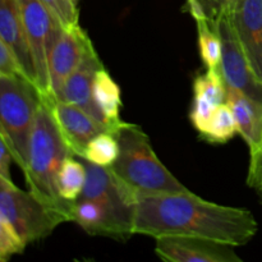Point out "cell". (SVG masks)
<instances>
[{"label":"cell","mask_w":262,"mask_h":262,"mask_svg":"<svg viewBox=\"0 0 262 262\" xmlns=\"http://www.w3.org/2000/svg\"><path fill=\"white\" fill-rule=\"evenodd\" d=\"M48 106L67 145L77 158H83L92 138L102 132H109L104 124L76 105L55 100Z\"/></svg>","instance_id":"11"},{"label":"cell","mask_w":262,"mask_h":262,"mask_svg":"<svg viewBox=\"0 0 262 262\" xmlns=\"http://www.w3.org/2000/svg\"><path fill=\"white\" fill-rule=\"evenodd\" d=\"M101 68H104V64H102L101 59H100L99 54L95 50V48H92L86 54V56L81 61L78 68L67 79L63 89L59 92L55 100L69 102V104H73L76 106L81 107L87 114L91 115L94 119H96L97 122L106 127L104 117H102L99 107L95 104L94 96H92L94 78L96 76L97 71H100Z\"/></svg>","instance_id":"13"},{"label":"cell","mask_w":262,"mask_h":262,"mask_svg":"<svg viewBox=\"0 0 262 262\" xmlns=\"http://www.w3.org/2000/svg\"><path fill=\"white\" fill-rule=\"evenodd\" d=\"M86 183V166L81 158L71 155L64 160L58 174V192L61 200L73 204Z\"/></svg>","instance_id":"19"},{"label":"cell","mask_w":262,"mask_h":262,"mask_svg":"<svg viewBox=\"0 0 262 262\" xmlns=\"http://www.w3.org/2000/svg\"><path fill=\"white\" fill-rule=\"evenodd\" d=\"M72 2L74 3V5H77V7H78V4H79V0H72Z\"/></svg>","instance_id":"30"},{"label":"cell","mask_w":262,"mask_h":262,"mask_svg":"<svg viewBox=\"0 0 262 262\" xmlns=\"http://www.w3.org/2000/svg\"><path fill=\"white\" fill-rule=\"evenodd\" d=\"M199 51L206 71H219L222 60V38L216 23L196 20Z\"/></svg>","instance_id":"20"},{"label":"cell","mask_w":262,"mask_h":262,"mask_svg":"<svg viewBox=\"0 0 262 262\" xmlns=\"http://www.w3.org/2000/svg\"><path fill=\"white\" fill-rule=\"evenodd\" d=\"M72 222L82 228L87 234L112 237L122 241L120 233L112 217L97 202L77 199L72 206Z\"/></svg>","instance_id":"18"},{"label":"cell","mask_w":262,"mask_h":262,"mask_svg":"<svg viewBox=\"0 0 262 262\" xmlns=\"http://www.w3.org/2000/svg\"><path fill=\"white\" fill-rule=\"evenodd\" d=\"M119 156V142L112 132H102L92 138L84 150V160L101 166H112Z\"/></svg>","instance_id":"22"},{"label":"cell","mask_w":262,"mask_h":262,"mask_svg":"<svg viewBox=\"0 0 262 262\" xmlns=\"http://www.w3.org/2000/svg\"><path fill=\"white\" fill-rule=\"evenodd\" d=\"M0 37L13 51L26 78L37 87L32 54L18 0H0Z\"/></svg>","instance_id":"14"},{"label":"cell","mask_w":262,"mask_h":262,"mask_svg":"<svg viewBox=\"0 0 262 262\" xmlns=\"http://www.w3.org/2000/svg\"><path fill=\"white\" fill-rule=\"evenodd\" d=\"M73 155L59 130L53 114L45 102H41L28 142L27 169L23 173L28 191L49 206L63 212L72 222L73 204L60 199L58 174L68 156Z\"/></svg>","instance_id":"2"},{"label":"cell","mask_w":262,"mask_h":262,"mask_svg":"<svg viewBox=\"0 0 262 262\" xmlns=\"http://www.w3.org/2000/svg\"><path fill=\"white\" fill-rule=\"evenodd\" d=\"M256 192H257L258 197H260V202H261V204H262V186L260 187V188H257V189H256Z\"/></svg>","instance_id":"29"},{"label":"cell","mask_w":262,"mask_h":262,"mask_svg":"<svg viewBox=\"0 0 262 262\" xmlns=\"http://www.w3.org/2000/svg\"><path fill=\"white\" fill-rule=\"evenodd\" d=\"M242 0H187L186 9L194 20L219 22L225 15H232Z\"/></svg>","instance_id":"23"},{"label":"cell","mask_w":262,"mask_h":262,"mask_svg":"<svg viewBox=\"0 0 262 262\" xmlns=\"http://www.w3.org/2000/svg\"><path fill=\"white\" fill-rule=\"evenodd\" d=\"M112 133L119 142V156L109 169L136 200L150 194L188 191L156 156L142 128L124 122Z\"/></svg>","instance_id":"3"},{"label":"cell","mask_w":262,"mask_h":262,"mask_svg":"<svg viewBox=\"0 0 262 262\" xmlns=\"http://www.w3.org/2000/svg\"><path fill=\"white\" fill-rule=\"evenodd\" d=\"M26 245L7 222L0 217V262L8 261L13 256L25 251Z\"/></svg>","instance_id":"24"},{"label":"cell","mask_w":262,"mask_h":262,"mask_svg":"<svg viewBox=\"0 0 262 262\" xmlns=\"http://www.w3.org/2000/svg\"><path fill=\"white\" fill-rule=\"evenodd\" d=\"M0 73L26 77L15 55L2 37H0Z\"/></svg>","instance_id":"26"},{"label":"cell","mask_w":262,"mask_h":262,"mask_svg":"<svg viewBox=\"0 0 262 262\" xmlns=\"http://www.w3.org/2000/svg\"><path fill=\"white\" fill-rule=\"evenodd\" d=\"M155 253L168 262H242L233 246L184 235L156 238Z\"/></svg>","instance_id":"10"},{"label":"cell","mask_w":262,"mask_h":262,"mask_svg":"<svg viewBox=\"0 0 262 262\" xmlns=\"http://www.w3.org/2000/svg\"><path fill=\"white\" fill-rule=\"evenodd\" d=\"M0 130H2V132H3V129H2V125H0ZM3 133H4V132H3ZM5 136V135H4ZM5 138H7V137H5Z\"/></svg>","instance_id":"31"},{"label":"cell","mask_w":262,"mask_h":262,"mask_svg":"<svg viewBox=\"0 0 262 262\" xmlns=\"http://www.w3.org/2000/svg\"><path fill=\"white\" fill-rule=\"evenodd\" d=\"M92 48L94 43L81 25L63 28L49 58L50 101L46 102V105L55 101L67 79L78 68L86 54Z\"/></svg>","instance_id":"9"},{"label":"cell","mask_w":262,"mask_h":262,"mask_svg":"<svg viewBox=\"0 0 262 262\" xmlns=\"http://www.w3.org/2000/svg\"><path fill=\"white\" fill-rule=\"evenodd\" d=\"M82 160L86 166V183L78 199L97 202L117 225L122 241L129 239L135 235L133 223L137 202L135 194L115 178L109 168Z\"/></svg>","instance_id":"6"},{"label":"cell","mask_w":262,"mask_h":262,"mask_svg":"<svg viewBox=\"0 0 262 262\" xmlns=\"http://www.w3.org/2000/svg\"><path fill=\"white\" fill-rule=\"evenodd\" d=\"M92 96L95 104L104 117L109 132H114L124 123V120L120 119V109L123 105L122 94L120 87L105 68L97 71L95 76L92 83Z\"/></svg>","instance_id":"17"},{"label":"cell","mask_w":262,"mask_h":262,"mask_svg":"<svg viewBox=\"0 0 262 262\" xmlns=\"http://www.w3.org/2000/svg\"><path fill=\"white\" fill-rule=\"evenodd\" d=\"M41 102L40 91L30 79L0 73V125L14 163L23 173L27 169L28 142Z\"/></svg>","instance_id":"4"},{"label":"cell","mask_w":262,"mask_h":262,"mask_svg":"<svg viewBox=\"0 0 262 262\" xmlns=\"http://www.w3.org/2000/svg\"><path fill=\"white\" fill-rule=\"evenodd\" d=\"M224 102H227V84L219 71H206L197 76L193 81V105L189 114L194 129L201 133L212 112Z\"/></svg>","instance_id":"15"},{"label":"cell","mask_w":262,"mask_h":262,"mask_svg":"<svg viewBox=\"0 0 262 262\" xmlns=\"http://www.w3.org/2000/svg\"><path fill=\"white\" fill-rule=\"evenodd\" d=\"M227 104L234 115L238 135L245 140L252 154L260 145L262 137V102L238 90L227 87Z\"/></svg>","instance_id":"16"},{"label":"cell","mask_w":262,"mask_h":262,"mask_svg":"<svg viewBox=\"0 0 262 262\" xmlns=\"http://www.w3.org/2000/svg\"><path fill=\"white\" fill-rule=\"evenodd\" d=\"M12 161H14V158H13L10 146L8 143L7 138H5L4 133L0 130V176L10 179V181H12V176H10V164H12Z\"/></svg>","instance_id":"28"},{"label":"cell","mask_w":262,"mask_h":262,"mask_svg":"<svg viewBox=\"0 0 262 262\" xmlns=\"http://www.w3.org/2000/svg\"><path fill=\"white\" fill-rule=\"evenodd\" d=\"M247 184L253 189L260 188L262 186V137L258 147L251 154Z\"/></svg>","instance_id":"27"},{"label":"cell","mask_w":262,"mask_h":262,"mask_svg":"<svg viewBox=\"0 0 262 262\" xmlns=\"http://www.w3.org/2000/svg\"><path fill=\"white\" fill-rule=\"evenodd\" d=\"M216 26L222 38V60L219 72L225 84L262 102V84L253 74L243 53L233 27L232 17L225 15L216 22Z\"/></svg>","instance_id":"8"},{"label":"cell","mask_w":262,"mask_h":262,"mask_svg":"<svg viewBox=\"0 0 262 262\" xmlns=\"http://www.w3.org/2000/svg\"><path fill=\"white\" fill-rule=\"evenodd\" d=\"M63 27L79 25L78 7L72 0H41Z\"/></svg>","instance_id":"25"},{"label":"cell","mask_w":262,"mask_h":262,"mask_svg":"<svg viewBox=\"0 0 262 262\" xmlns=\"http://www.w3.org/2000/svg\"><path fill=\"white\" fill-rule=\"evenodd\" d=\"M238 133L234 115L227 102L219 105L212 112L204 130L200 135L211 143H227Z\"/></svg>","instance_id":"21"},{"label":"cell","mask_w":262,"mask_h":262,"mask_svg":"<svg viewBox=\"0 0 262 262\" xmlns=\"http://www.w3.org/2000/svg\"><path fill=\"white\" fill-rule=\"evenodd\" d=\"M257 230V222L250 210L214 204L189 189L141 196L136 202L133 234L155 239L184 235L241 247L247 245Z\"/></svg>","instance_id":"1"},{"label":"cell","mask_w":262,"mask_h":262,"mask_svg":"<svg viewBox=\"0 0 262 262\" xmlns=\"http://www.w3.org/2000/svg\"><path fill=\"white\" fill-rule=\"evenodd\" d=\"M0 217L13 228L26 246L50 235L68 217L41 201L31 191H22L0 176Z\"/></svg>","instance_id":"5"},{"label":"cell","mask_w":262,"mask_h":262,"mask_svg":"<svg viewBox=\"0 0 262 262\" xmlns=\"http://www.w3.org/2000/svg\"><path fill=\"white\" fill-rule=\"evenodd\" d=\"M18 4L32 54L38 91L46 104L50 101L49 58L64 27L41 0H18Z\"/></svg>","instance_id":"7"},{"label":"cell","mask_w":262,"mask_h":262,"mask_svg":"<svg viewBox=\"0 0 262 262\" xmlns=\"http://www.w3.org/2000/svg\"><path fill=\"white\" fill-rule=\"evenodd\" d=\"M230 17L248 64L262 84V0H242Z\"/></svg>","instance_id":"12"}]
</instances>
